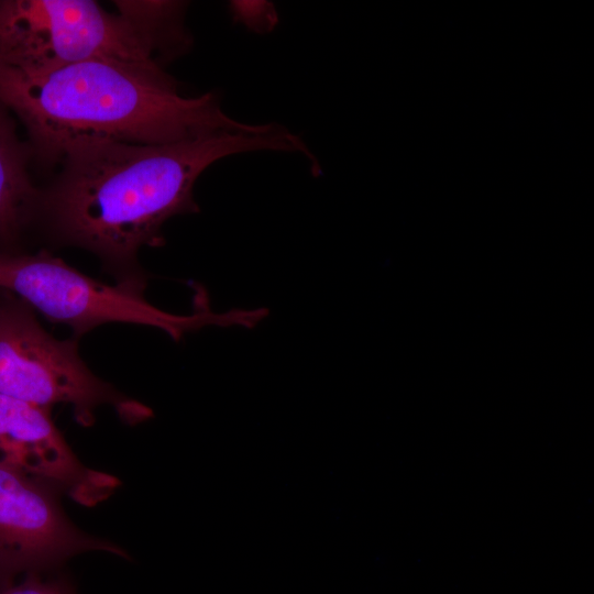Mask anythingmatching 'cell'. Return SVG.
I'll return each instance as SVG.
<instances>
[{
  "label": "cell",
  "instance_id": "cell-1",
  "mask_svg": "<svg viewBox=\"0 0 594 594\" xmlns=\"http://www.w3.org/2000/svg\"><path fill=\"white\" fill-rule=\"evenodd\" d=\"M257 151L315 161L299 136L276 123L164 144L80 136L62 147V173L40 202L59 239L98 255L123 274L121 282L145 284L135 273L140 249L163 244L162 227L172 217L198 212L194 186L204 170Z\"/></svg>",
  "mask_w": 594,
  "mask_h": 594
},
{
  "label": "cell",
  "instance_id": "cell-2",
  "mask_svg": "<svg viewBox=\"0 0 594 594\" xmlns=\"http://www.w3.org/2000/svg\"><path fill=\"white\" fill-rule=\"evenodd\" d=\"M0 105L19 117L47 161L80 136L164 144L254 125L229 117L212 92L179 95L161 67L109 61L41 70L0 63Z\"/></svg>",
  "mask_w": 594,
  "mask_h": 594
},
{
  "label": "cell",
  "instance_id": "cell-3",
  "mask_svg": "<svg viewBox=\"0 0 594 594\" xmlns=\"http://www.w3.org/2000/svg\"><path fill=\"white\" fill-rule=\"evenodd\" d=\"M144 287L132 282L101 283L46 252L3 255L0 289L19 296L47 319L70 327L76 336L100 324L123 322L154 327L179 341L210 326L253 328L268 315L266 308L216 312L200 289L193 314H170L150 304Z\"/></svg>",
  "mask_w": 594,
  "mask_h": 594
},
{
  "label": "cell",
  "instance_id": "cell-4",
  "mask_svg": "<svg viewBox=\"0 0 594 594\" xmlns=\"http://www.w3.org/2000/svg\"><path fill=\"white\" fill-rule=\"evenodd\" d=\"M155 42L90 0H0V63L32 70L86 61L160 67Z\"/></svg>",
  "mask_w": 594,
  "mask_h": 594
},
{
  "label": "cell",
  "instance_id": "cell-5",
  "mask_svg": "<svg viewBox=\"0 0 594 594\" xmlns=\"http://www.w3.org/2000/svg\"><path fill=\"white\" fill-rule=\"evenodd\" d=\"M0 395L47 410L69 405L82 426L92 425L101 405L112 406L129 424L152 416L145 405L95 375L74 339L54 338L18 300H0Z\"/></svg>",
  "mask_w": 594,
  "mask_h": 594
},
{
  "label": "cell",
  "instance_id": "cell-6",
  "mask_svg": "<svg viewBox=\"0 0 594 594\" xmlns=\"http://www.w3.org/2000/svg\"><path fill=\"white\" fill-rule=\"evenodd\" d=\"M55 492L0 463V592L21 573L37 574L78 553L106 551L128 558L116 543L77 528Z\"/></svg>",
  "mask_w": 594,
  "mask_h": 594
},
{
  "label": "cell",
  "instance_id": "cell-7",
  "mask_svg": "<svg viewBox=\"0 0 594 594\" xmlns=\"http://www.w3.org/2000/svg\"><path fill=\"white\" fill-rule=\"evenodd\" d=\"M0 463L92 506L119 486L80 462L47 409L0 395Z\"/></svg>",
  "mask_w": 594,
  "mask_h": 594
},
{
  "label": "cell",
  "instance_id": "cell-8",
  "mask_svg": "<svg viewBox=\"0 0 594 594\" xmlns=\"http://www.w3.org/2000/svg\"><path fill=\"white\" fill-rule=\"evenodd\" d=\"M0 105V239L12 237L40 198L26 170L24 148Z\"/></svg>",
  "mask_w": 594,
  "mask_h": 594
},
{
  "label": "cell",
  "instance_id": "cell-9",
  "mask_svg": "<svg viewBox=\"0 0 594 594\" xmlns=\"http://www.w3.org/2000/svg\"><path fill=\"white\" fill-rule=\"evenodd\" d=\"M0 594H72V592L64 583L43 581L37 574H28L23 582L10 585Z\"/></svg>",
  "mask_w": 594,
  "mask_h": 594
},
{
  "label": "cell",
  "instance_id": "cell-10",
  "mask_svg": "<svg viewBox=\"0 0 594 594\" xmlns=\"http://www.w3.org/2000/svg\"><path fill=\"white\" fill-rule=\"evenodd\" d=\"M2 261H3V255L0 254V279H1V271H2Z\"/></svg>",
  "mask_w": 594,
  "mask_h": 594
}]
</instances>
